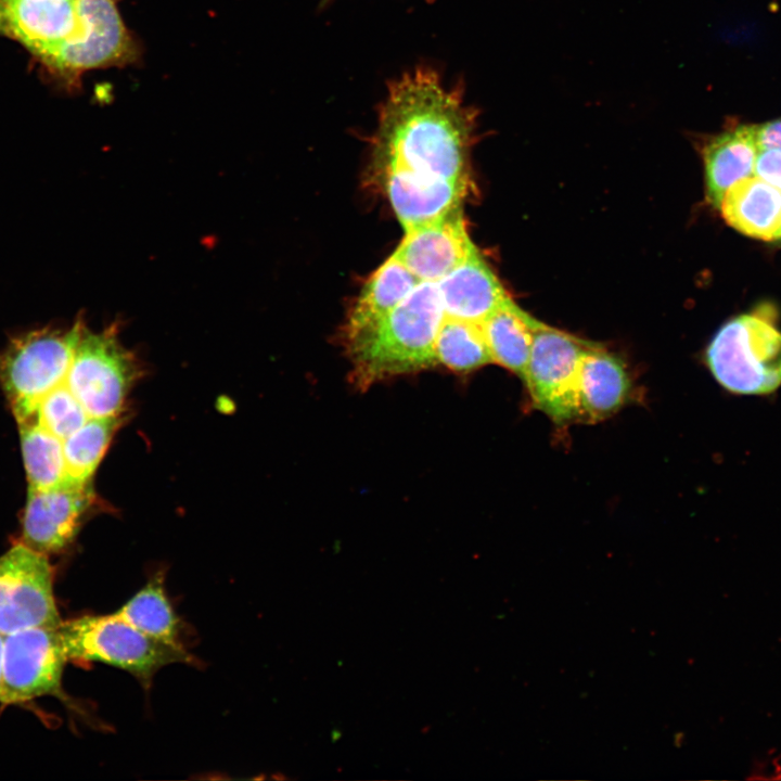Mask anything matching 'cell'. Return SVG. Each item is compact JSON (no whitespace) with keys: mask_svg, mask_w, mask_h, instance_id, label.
<instances>
[{"mask_svg":"<svg viewBox=\"0 0 781 781\" xmlns=\"http://www.w3.org/2000/svg\"><path fill=\"white\" fill-rule=\"evenodd\" d=\"M474 117L460 87H446L432 68H415L387 87L374 137L375 158L383 166L469 180Z\"/></svg>","mask_w":781,"mask_h":781,"instance_id":"obj_1","label":"cell"},{"mask_svg":"<svg viewBox=\"0 0 781 781\" xmlns=\"http://www.w3.org/2000/svg\"><path fill=\"white\" fill-rule=\"evenodd\" d=\"M444 318L436 283L420 282L386 316L345 331L356 383L364 388L436 364L435 342Z\"/></svg>","mask_w":781,"mask_h":781,"instance_id":"obj_2","label":"cell"},{"mask_svg":"<svg viewBox=\"0 0 781 781\" xmlns=\"http://www.w3.org/2000/svg\"><path fill=\"white\" fill-rule=\"evenodd\" d=\"M705 363L730 393L771 394L781 386V331L764 313L739 315L715 333Z\"/></svg>","mask_w":781,"mask_h":781,"instance_id":"obj_3","label":"cell"},{"mask_svg":"<svg viewBox=\"0 0 781 781\" xmlns=\"http://www.w3.org/2000/svg\"><path fill=\"white\" fill-rule=\"evenodd\" d=\"M84 327L41 328L11 338L0 350V387L17 421L37 413L42 398L64 383Z\"/></svg>","mask_w":781,"mask_h":781,"instance_id":"obj_4","label":"cell"},{"mask_svg":"<svg viewBox=\"0 0 781 781\" xmlns=\"http://www.w3.org/2000/svg\"><path fill=\"white\" fill-rule=\"evenodd\" d=\"M68 660L100 662L130 673L143 686L164 666L190 663L181 644H171L140 631L115 613L86 615L59 625Z\"/></svg>","mask_w":781,"mask_h":781,"instance_id":"obj_5","label":"cell"},{"mask_svg":"<svg viewBox=\"0 0 781 781\" xmlns=\"http://www.w3.org/2000/svg\"><path fill=\"white\" fill-rule=\"evenodd\" d=\"M139 376V364L115 324L99 332L84 325L65 380L89 418H116Z\"/></svg>","mask_w":781,"mask_h":781,"instance_id":"obj_6","label":"cell"},{"mask_svg":"<svg viewBox=\"0 0 781 781\" xmlns=\"http://www.w3.org/2000/svg\"><path fill=\"white\" fill-rule=\"evenodd\" d=\"M74 33L42 63L66 80L89 69L124 66L139 56L116 0H75Z\"/></svg>","mask_w":781,"mask_h":781,"instance_id":"obj_7","label":"cell"},{"mask_svg":"<svg viewBox=\"0 0 781 781\" xmlns=\"http://www.w3.org/2000/svg\"><path fill=\"white\" fill-rule=\"evenodd\" d=\"M590 345L541 321L534 330L522 381L534 406L559 425L578 421L576 380Z\"/></svg>","mask_w":781,"mask_h":781,"instance_id":"obj_8","label":"cell"},{"mask_svg":"<svg viewBox=\"0 0 781 781\" xmlns=\"http://www.w3.org/2000/svg\"><path fill=\"white\" fill-rule=\"evenodd\" d=\"M61 623L47 555L17 542L0 555V632Z\"/></svg>","mask_w":781,"mask_h":781,"instance_id":"obj_9","label":"cell"},{"mask_svg":"<svg viewBox=\"0 0 781 781\" xmlns=\"http://www.w3.org/2000/svg\"><path fill=\"white\" fill-rule=\"evenodd\" d=\"M67 660L59 626L29 627L5 635L1 703L62 694Z\"/></svg>","mask_w":781,"mask_h":781,"instance_id":"obj_10","label":"cell"},{"mask_svg":"<svg viewBox=\"0 0 781 781\" xmlns=\"http://www.w3.org/2000/svg\"><path fill=\"white\" fill-rule=\"evenodd\" d=\"M93 503L90 483L66 478L51 489L28 488L20 542L46 555L64 550L76 538Z\"/></svg>","mask_w":781,"mask_h":781,"instance_id":"obj_11","label":"cell"},{"mask_svg":"<svg viewBox=\"0 0 781 781\" xmlns=\"http://www.w3.org/2000/svg\"><path fill=\"white\" fill-rule=\"evenodd\" d=\"M462 215V207L411 228L394 255L420 282H438L474 249Z\"/></svg>","mask_w":781,"mask_h":781,"instance_id":"obj_12","label":"cell"},{"mask_svg":"<svg viewBox=\"0 0 781 781\" xmlns=\"http://www.w3.org/2000/svg\"><path fill=\"white\" fill-rule=\"evenodd\" d=\"M392 207L405 231L461 208L469 180L418 174L395 165L383 166Z\"/></svg>","mask_w":781,"mask_h":781,"instance_id":"obj_13","label":"cell"},{"mask_svg":"<svg viewBox=\"0 0 781 781\" xmlns=\"http://www.w3.org/2000/svg\"><path fill=\"white\" fill-rule=\"evenodd\" d=\"M4 35L16 39L41 62L75 30V0H0Z\"/></svg>","mask_w":781,"mask_h":781,"instance_id":"obj_14","label":"cell"},{"mask_svg":"<svg viewBox=\"0 0 781 781\" xmlns=\"http://www.w3.org/2000/svg\"><path fill=\"white\" fill-rule=\"evenodd\" d=\"M436 285L446 317L477 324L509 297L477 248Z\"/></svg>","mask_w":781,"mask_h":781,"instance_id":"obj_15","label":"cell"},{"mask_svg":"<svg viewBox=\"0 0 781 781\" xmlns=\"http://www.w3.org/2000/svg\"><path fill=\"white\" fill-rule=\"evenodd\" d=\"M631 381L624 362L592 344L584 354L576 380L578 421L598 422L629 399Z\"/></svg>","mask_w":781,"mask_h":781,"instance_id":"obj_16","label":"cell"},{"mask_svg":"<svg viewBox=\"0 0 781 781\" xmlns=\"http://www.w3.org/2000/svg\"><path fill=\"white\" fill-rule=\"evenodd\" d=\"M759 148L756 125H739L713 136L703 146L706 194L718 208L726 192L754 175Z\"/></svg>","mask_w":781,"mask_h":781,"instance_id":"obj_17","label":"cell"},{"mask_svg":"<svg viewBox=\"0 0 781 781\" xmlns=\"http://www.w3.org/2000/svg\"><path fill=\"white\" fill-rule=\"evenodd\" d=\"M718 209L738 232L767 242L781 235V191L756 175L733 184Z\"/></svg>","mask_w":781,"mask_h":781,"instance_id":"obj_18","label":"cell"},{"mask_svg":"<svg viewBox=\"0 0 781 781\" xmlns=\"http://www.w3.org/2000/svg\"><path fill=\"white\" fill-rule=\"evenodd\" d=\"M539 320L520 308L510 297L482 323V330L496 362L523 379Z\"/></svg>","mask_w":781,"mask_h":781,"instance_id":"obj_19","label":"cell"},{"mask_svg":"<svg viewBox=\"0 0 781 781\" xmlns=\"http://www.w3.org/2000/svg\"><path fill=\"white\" fill-rule=\"evenodd\" d=\"M420 283L419 279L393 254L363 285L345 331L373 323L396 308Z\"/></svg>","mask_w":781,"mask_h":781,"instance_id":"obj_20","label":"cell"},{"mask_svg":"<svg viewBox=\"0 0 781 781\" xmlns=\"http://www.w3.org/2000/svg\"><path fill=\"white\" fill-rule=\"evenodd\" d=\"M22 454L28 488L47 490L66 479L63 440L37 418L18 423Z\"/></svg>","mask_w":781,"mask_h":781,"instance_id":"obj_21","label":"cell"},{"mask_svg":"<svg viewBox=\"0 0 781 781\" xmlns=\"http://www.w3.org/2000/svg\"><path fill=\"white\" fill-rule=\"evenodd\" d=\"M114 613L150 637L180 644L179 619L166 594L162 576L146 582Z\"/></svg>","mask_w":781,"mask_h":781,"instance_id":"obj_22","label":"cell"},{"mask_svg":"<svg viewBox=\"0 0 781 781\" xmlns=\"http://www.w3.org/2000/svg\"><path fill=\"white\" fill-rule=\"evenodd\" d=\"M435 357L456 372H469L492 362L481 324L446 317L435 342Z\"/></svg>","mask_w":781,"mask_h":781,"instance_id":"obj_23","label":"cell"},{"mask_svg":"<svg viewBox=\"0 0 781 781\" xmlns=\"http://www.w3.org/2000/svg\"><path fill=\"white\" fill-rule=\"evenodd\" d=\"M119 425V417L89 418L63 440L67 479L78 484L90 483Z\"/></svg>","mask_w":781,"mask_h":781,"instance_id":"obj_24","label":"cell"},{"mask_svg":"<svg viewBox=\"0 0 781 781\" xmlns=\"http://www.w3.org/2000/svg\"><path fill=\"white\" fill-rule=\"evenodd\" d=\"M37 418L46 428L64 440L81 427L89 415L64 382L42 398Z\"/></svg>","mask_w":781,"mask_h":781,"instance_id":"obj_25","label":"cell"},{"mask_svg":"<svg viewBox=\"0 0 781 781\" xmlns=\"http://www.w3.org/2000/svg\"><path fill=\"white\" fill-rule=\"evenodd\" d=\"M754 175L781 191V151L759 150Z\"/></svg>","mask_w":781,"mask_h":781,"instance_id":"obj_26","label":"cell"},{"mask_svg":"<svg viewBox=\"0 0 781 781\" xmlns=\"http://www.w3.org/2000/svg\"><path fill=\"white\" fill-rule=\"evenodd\" d=\"M756 140L759 150L781 151V118L756 125Z\"/></svg>","mask_w":781,"mask_h":781,"instance_id":"obj_27","label":"cell"},{"mask_svg":"<svg viewBox=\"0 0 781 781\" xmlns=\"http://www.w3.org/2000/svg\"><path fill=\"white\" fill-rule=\"evenodd\" d=\"M3 648L4 635L0 632V702L2 696Z\"/></svg>","mask_w":781,"mask_h":781,"instance_id":"obj_28","label":"cell"},{"mask_svg":"<svg viewBox=\"0 0 781 781\" xmlns=\"http://www.w3.org/2000/svg\"><path fill=\"white\" fill-rule=\"evenodd\" d=\"M0 35H4V25H3V16H2L1 1H0Z\"/></svg>","mask_w":781,"mask_h":781,"instance_id":"obj_29","label":"cell"},{"mask_svg":"<svg viewBox=\"0 0 781 781\" xmlns=\"http://www.w3.org/2000/svg\"><path fill=\"white\" fill-rule=\"evenodd\" d=\"M778 242H781V235H780V239H779V241H778Z\"/></svg>","mask_w":781,"mask_h":781,"instance_id":"obj_30","label":"cell"}]
</instances>
